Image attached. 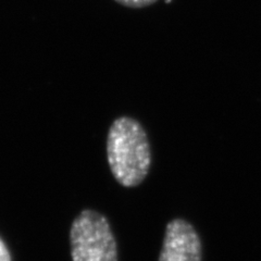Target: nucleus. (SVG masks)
Returning <instances> with one entry per match:
<instances>
[{
    "instance_id": "obj_5",
    "label": "nucleus",
    "mask_w": 261,
    "mask_h": 261,
    "mask_svg": "<svg viewBox=\"0 0 261 261\" xmlns=\"http://www.w3.org/2000/svg\"><path fill=\"white\" fill-rule=\"evenodd\" d=\"M0 261H12L10 251L2 238H0Z\"/></svg>"
},
{
    "instance_id": "obj_1",
    "label": "nucleus",
    "mask_w": 261,
    "mask_h": 261,
    "mask_svg": "<svg viewBox=\"0 0 261 261\" xmlns=\"http://www.w3.org/2000/svg\"><path fill=\"white\" fill-rule=\"evenodd\" d=\"M106 150L111 173L120 185L132 189L145 181L151 166V149L141 122L126 116L114 120Z\"/></svg>"
},
{
    "instance_id": "obj_2",
    "label": "nucleus",
    "mask_w": 261,
    "mask_h": 261,
    "mask_svg": "<svg viewBox=\"0 0 261 261\" xmlns=\"http://www.w3.org/2000/svg\"><path fill=\"white\" fill-rule=\"evenodd\" d=\"M70 246L73 261H119L108 219L95 210H83L72 222Z\"/></svg>"
},
{
    "instance_id": "obj_3",
    "label": "nucleus",
    "mask_w": 261,
    "mask_h": 261,
    "mask_svg": "<svg viewBox=\"0 0 261 261\" xmlns=\"http://www.w3.org/2000/svg\"><path fill=\"white\" fill-rule=\"evenodd\" d=\"M158 261H202V244L195 226L182 218L166 225Z\"/></svg>"
},
{
    "instance_id": "obj_4",
    "label": "nucleus",
    "mask_w": 261,
    "mask_h": 261,
    "mask_svg": "<svg viewBox=\"0 0 261 261\" xmlns=\"http://www.w3.org/2000/svg\"><path fill=\"white\" fill-rule=\"evenodd\" d=\"M119 5L130 8V9H141V8H145L156 4L158 0H114Z\"/></svg>"
}]
</instances>
